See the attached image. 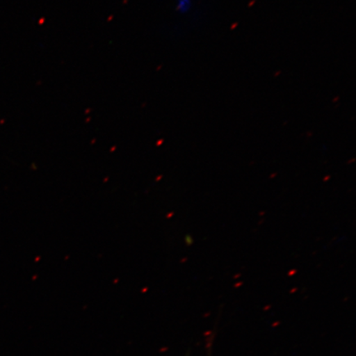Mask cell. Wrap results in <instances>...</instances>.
Returning a JSON list of instances; mask_svg holds the SVG:
<instances>
[{
	"label": "cell",
	"instance_id": "cell-1",
	"mask_svg": "<svg viewBox=\"0 0 356 356\" xmlns=\"http://www.w3.org/2000/svg\"><path fill=\"white\" fill-rule=\"evenodd\" d=\"M176 10L181 15H189L194 7L193 0H175Z\"/></svg>",
	"mask_w": 356,
	"mask_h": 356
}]
</instances>
